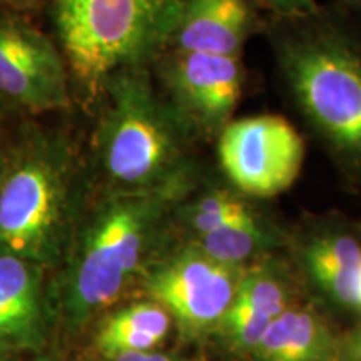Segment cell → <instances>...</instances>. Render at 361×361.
I'll return each mask as SVG.
<instances>
[{"instance_id": "6da1fadb", "label": "cell", "mask_w": 361, "mask_h": 361, "mask_svg": "<svg viewBox=\"0 0 361 361\" xmlns=\"http://www.w3.org/2000/svg\"><path fill=\"white\" fill-rule=\"evenodd\" d=\"M281 89L335 156L361 169V32L318 7L264 24Z\"/></svg>"}, {"instance_id": "7a4b0ae2", "label": "cell", "mask_w": 361, "mask_h": 361, "mask_svg": "<svg viewBox=\"0 0 361 361\" xmlns=\"http://www.w3.org/2000/svg\"><path fill=\"white\" fill-rule=\"evenodd\" d=\"M184 0H56L54 19L71 80L85 101L119 71L146 67L169 47Z\"/></svg>"}, {"instance_id": "3957f363", "label": "cell", "mask_w": 361, "mask_h": 361, "mask_svg": "<svg viewBox=\"0 0 361 361\" xmlns=\"http://www.w3.org/2000/svg\"><path fill=\"white\" fill-rule=\"evenodd\" d=\"M102 96L106 112L99 135L109 178L133 192L179 189L186 176L183 141L189 134L147 66L117 72Z\"/></svg>"}, {"instance_id": "277c9868", "label": "cell", "mask_w": 361, "mask_h": 361, "mask_svg": "<svg viewBox=\"0 0 361 361\" xmlns=\"http://www.w3.org/2000/svg\"><path fill=\"white\" fill-rule=\"evenodd\" d=\"M66 156L37 142L0 180V246L16 256L42 252L56 236L69 201Z\"/></svg>"}, {"instance_id": "5b68a950", "label": "cell", "mask_w": 361, "mask_h": 361, "mask_svg": "<svg viewBox=\"0 0 361 361\" xmlns=\"http://www.w3.org/2000/svg\"><path fill=\"white\" fill-rule=\"evenodd\" d=\"M176 191L130 192L104 207L90 229L75 279L82 308L97 310L117 300L126 278L137 268L147 224L159 202Z\"/></svg>"}, {"instance_id": "8992f818", "label": "cell", "mask_w": 361, "mask_h": 361, "mask_svg": "<svg viewBox=\"0 0 361 361\" xmlns=\"http://www.w3.org/2000/svg\"><path fill=\"white\" fill-rule=\"evenodd\" d=\"M218 156L239 192L266 200L295 184L305 162V141L283 116H247L221 130Z\"/></svg>"}, {"instance_id": "52a82bcc", "label": "cell", "mask_w": 361, "mask_h": 361, "mask_svg": "<svg viewBox=\"0 0 361 361\" xmlns=\"http://www.w3.org/2000/svg\"><path fill=\"white\" fill-rule=\"evenodd\" d=\"M161 78L162 96L189 135H219L241 101L246 69L239 56L173 49Z\"/></svg>"}, {"instance_id": "ba28073f", "label": "cell", "mask_w": 361, "mask_h": 361, "mask_svg": "<svg viewBox=\"0 0 361 361\" xmlns=\"http://www.w3.org/2000/svg\"><path fill=\"white\" fill-rule=\"evenodd\" d=\"M71 74L62 51L17 17H0V96L32 112L71 106Z\"/></svg>"}, {"instance_id": "9c48e42d", "label": "cell", "mask_w": 361, "mask_h": 361, "mask_svg": "<svg viewBox=\"0 0 361 361\" xmlns=\"http://www.w3.org/2000/svg\"><path fill=\"white\" fill-rule=\"evenodd\" d=\"M234 268L191 247L152 274L149 291L184 328L204 331L221 324L233 305L241 276Z\"/></svg>"}, {"instance_id": "30bf717a", "label": "cell", "mask_w": 361, "mask_h": 361, "mask_svg": "<svg viewBox=\"0 0 361 361\" xmlns=\"http://www.w3.org/2000/svg\"><path fill=\"white\" fill-rule=\"evenodd\" d=\"M261 29L264 22L251 0H184L169 47L241 57Z\"/></svg>"}, {"instance_id": "8fae6325", "label": "cell", "mask_w": 361, "mask_h": 361, "mask_svg": "<svg viewBox=\"0 0 361 361\" xmlns=\"http://www.w3.org/2000/svg\"><path fill=\"white\" fill-rule=\"evenodd\" d=\"M252 356L258 361H340L341 343L314 311L290 306L271 322Z\"/></svg>"}, {"instance_id": "7c38bea8", "label": "cell", "mask_w": 361, "mask_h": 361, "mask_svg": "<svg viewBox=\"0 0 361 361\" xmlns=\"http://www.w3.org/2000/svg\"><path fill=\"white\" fill-rule=\"evenodd\" d=\"M310 274L333 300L358 308L361 283V245L346 233L328 231L305 247Z\"/></svg>"}, {"instance_id": "4fadbf2b", "label": "cell", "mask_w": 361, "mask_h": 361, "mask_svg": "<svg viewBox=\"0 0 361 361\" xmlns=\"http://www.w3.org/2000/svg\"><path fill=\"white\" fill-rule=\"evenodd\" d=\"M39 324V288L20 256H0V343H25Z\"/></svg>"}, {"instance_id": "5bb4252c", "label": "cell", "mask_w": 361, "mask_h": 361, "mask_svg": "<svg viewBox=\"0 0 361 361\" xmlns=\"http://www.w3.org/2000/svg\"><path fill=\"white\" fill-rule=\"evenodd\" d=\"M269 226L258 211L216 231L197 236V247L223 264L238 266L268 245Z\"/></svg>"}, {"instance_id": "9a60e30c", "label": "cell", "mask_w": 361, "mask_h": 361, "mask_svg": "<svg viewBox=\"0 0 361 361\" xmlns=\"http://www.w3.org/2000/svg\"><path fill=\"white\" fill-rule=\"evenodd\" d=\"M243 196L246 194L231 189H211L189 206V224L197 236H201L255 214L256 209L243 200Z\"/></svg>"}, {"instance_id": "2e32d148", "label": "cell", "mask_w": 361, "mask_h": 361, "mask_svg": "<svg viewBox=\"0 0 361 361\" xmlns=\"http://www.w3.org/2000/svg\"><path fill=\"white\" fill-rule=\"evenodd\" d=\"M233 301L250 306L271 319L290 308L286 288L268 268H255L241 274Z\"/></svg>"}, {"instance_id": "e0dca14e", "label": "cell", "mask_w": 361, "mask_h": 361, "mask_svg": "<svg viewBox=\"0 0 361 361\" xmlns=\"http://www.w3.org/2000/svg\"><path fill=\"white\" fill-rule=\"evenodd\" d=\"M171 319L168 311L159 303H135L117 311L102 324V333H134L164 341Z\"/></svg>"}, {"instance_id": "ac0fdd59", "label": "cell", "mask_w": 361, "mask_h": 361, "mask_svg": "<svg viewBox=\"0 0 361 361\" xmlns=\"http://www.w3.org/2000/svg\"><path fill=\"white\" fill-rule=\"evenodd\" d=\"M271 322L273 319L258 313L250 306L233 301L223 322H221V326L224 328L226 335L229 336L234 346L255 353Z\"/></svg>"}, {"instance_id": "d6986e66", "label": "cell", "mask_w": 361, "mask_h": 361, "mask_svg": "<svg viewBox=\"0 0 361 361\" xmlns=\"http://www.w3.org/2000/svg\"><path fill=\"white\" fill-rule=\"evenodd\" d=\"M316 0H279V8L274 16L278 17H291L303 16V13L314 12L318 8Z\"/></svg>"}, {"instance_id": "ffe728a7", "label": "cell", "mask_w": 361, "mask_h": 361, "mask_svg": "<svg viewBox=\"0 0 361 361\" xmlns=\"http://www.w3.org/2000/svg\"><path fill=\"white\" fill-rule=\"evenodd\" d=\"M340 361H361V328L341 343Z\"/></svg>"}, {"instance_id": "44dd1931", "label": "cell", "mask_w": 361, "mask_h": 361, "mask_svg": "<svg viewBox=\"0 0 361 361\" xmlns=\"http://www.w3.org/2000/svg\"><path fill=\"white\" fill-rule=\"evenodd\" d=\"M112 361H174L169 356L154 351H130V353H121L112 356Z\"/></svg>"}, {"instance_id": "7402d4cb", "label": "cell", "mask_w": 361, "mask_h": 361, "mask_svg": "<svg viewBox=\"0 0 361 361\" xmlns=\"http://www.w3.org/2000/svg\"><path fill=\"white\" fill-rule=\"evenodd\" d=\"M341 7L348 8L350 12L360 13L361 16V0H336Z\"/></svg>"}, {"instance_id": "603a6c76", "label": "cell", "mask_w": 361, "mask_h": 361, "mask_svg": "<svg viewBox=\"0 0 361 361\" xmlns=\"http://www.w3.org/2000/svg\"><path fill=\"white\" fill-rule=\"evenodd\" d=\"M2 4H7V6H12V7H27L30 6V4H34L35 0H0Z\"/></svg>"}, {"instance_id": "cb8c5ba5", "label": "cell", "mask_w": 361, "mask_h": 361, "mask_svg": "<svg viewBox=\"0 0 361 361\" xmlns=\"http://www.w3.org/2000/svg\"><path fill=\"white\" fill-rule=\"evenodd\" d=\"M358 308H361V283H360V300H358Z\"/></svg>"}, {"instance_id": "d4e9b609", "label": "cell", "mask_w": 361, "mask_h": 361, "mask_svg": "<svg viewBox=\"0 0 361 361\" xmlns=\"http://www.w3.org/2000/svg\"><path fill=\"white\" fill-rule=\"evenodd\" d=\"M0 164H2V161H0Z\"/></svg>"}]
</instances>
